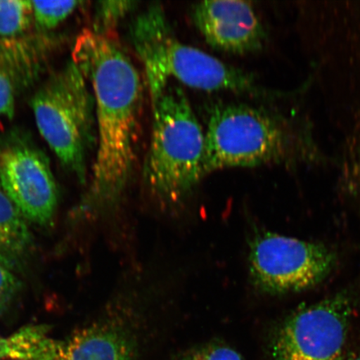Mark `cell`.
Instances as JSON below:
<instances>
[{
    "label": "cell",
    "instance_id": "4",
    "mask_svg": "<svg viewBox=\"0 0 360 360\" xmlns=\"http://www.w3.org/2000/svg\"><path fill=\"white\" fill-rule=\"evenodd\" d=\"M152 105L151 141L143 179L158 199L175 204L204 177L205 134L181 88L169 84Z\"/></svg>",
    "mask_w": 360,
    "mask_h": 360
},
{
    "label": "cell",
    "instance_id": "14",
    "mask_svg": "<svg viewBox=\"0 0 360 360\" xmlns=\"http://www.w3.org/2000/svg\"><path fill=\"white\" fill-rule=\"evenodd\" d=\"M81 2L32 1L34 20L40 29L52 30L65 21Z\"/></svg>",
    "mask_w": 360,
    "mask_h": 360
},
{
    "label": "cell",
    "instance_id": "6",
    "mask_svg": "<svg viewBox=\"0 0 360 360\" xmlns=\"http://www.w3.org/2000/svg\"><path fill=\"white\" fill-rule=\"evenodd\" d=\"M249 264L255 286L267 294L283 295L325 281L336 266L337 256L319 243L265 233L252 243Z\"/></svg>",
    "mask_w": 360,
    "mask_h": 360
},
{
    "label": "cell",
    "instance_id": "8",
    "mask_svg": "<svg viewBox=\"0 0 360 360\" xmlns=\"http://www.w3.org/2000/svg\"><path fill=\"white\" fill-rule=\"evenodd\" d=\"M0 184L27 219L46 224L58 204V188L46 155L26 141L0 146Z\"/></svg>",
    "mask_w": 360,
    "mask_h": 360
},
{
    "label": "cell",
    "instance_id": "19",
    "mask_svg": "<svg viewBox=\"0 0 360 360\" xmlns=\"http://www.w3.org/2000/svg\"><path fill=\"white\" fill-rule=\"evenodd\" d=\"M350 166L354 181L360 186V141L355 147L353 155L351 157Z\"/></svg>",
    "mask_w": 360,
    "mask_h": 360
},
{
    "label": "cell",
    "instance_id": "10",
    "mask_svg": "<svg viewBox=\"0 0 360 360\" xmlns=\"http://www.w3.org/2000/svg\"><path fill=\"white\" fill-rule=\"evenodd\" d=\"M138 353V336L131 323L118 318L94 323L56 340L39 360H136Z\"/></svg>",
    "mask_w": 360,
    "mask_h": 360
},
{
    "label": "cell",
    "instance_id": "18",
    "mask_svg": "<svg viewBox=\"0 0 360 360\" xmlns=\"http://www.w3.org/2000/svg\"><path fill=\"white\" fill-rule=\"evenodd\" d=\"M19 287V281L11 269L0 264V310L10 302Z\"/></svg>",
    "mask_w": 360,
    "mask_h": 360
},
{
    "label": "cell",
    "instance_id": "2",
    "mask_svg": "<svg viewBox=\"0 0 360 360\" xmlns=\"http://www.w3.org/2000/svg\"><path fill=\"white\" fill-rule=\"evenodd\" d=\"M321 160L311 129L297 117L245 103H220L210 112L202 175L229 168Z\"/></svg>",
    "mask_w": 360,
    "mask_h": 360
},
{
    "label": "cell",
    "instance_id": "21",
    "mask_svg": "<svg viewBox=\"0 0 360 360\" xmlns=\"http://www.w3.org/2000/svg\"><path fill=\"white\" fill-rule=\"evenodd\" d=\"M351 360H360V356H359V357H357V358H354V359H351Z\"/></svg>",
    "mask_w": 360,
    "mask_h": 360
},
{
    "label": "cell",
    "instance_id": "3",
    "mask_svg": "<svg viewBox=\"0 0 360 360\" xmlns=\"http://www.w3.org/2000/svg\"><path fill=\"white\" fill-rule=\"evenodd\" d=\"M130 39L145 70L151 102L160 97L172 79L205 91L290 96L286 93L269 92L256 83L253 75L180 41L160 4H150L135 18L130 26Z\"/></svg>",
    "mask_w": 360,
    "mask_h": 360
},
{
    "label": "cell",
    "instance_id": "1",
    "mask_svg": "<svg viewBox=\"0 0 360 360\" xmlns=\"http://www.w3.org/2000/svg\"><path fill=\"white\" fill-rule=\"evenodd\" d=\"M94 93L98 146L84 210L103 211L120 200L136 155L142 83L138 70L107 35L84 30L73 58Z\"/></svg>",
    "mask_w": 360,
    "mask_h": 360
},
{
    "label": "cell",
    "instance_id": "15",
    "mask_svg": "<svg viewBox=\"0 0 360 360\" xmlns=\"http://www.w3.org/2000/svg\"><path fill=\"white\" fill-rule=\"evenodd\" d=\"M173 360H245L225 342L211 340L183 351Z\"/></svg>",
    "mask_w": 360,
    "mask_h": 360
},
{
    "label": "cell",
    "instance_id": "9",
    "mask_svg": "<svg viewBox=\"0 0 360 360\" xmlns=\"http://www.w3.org/2000/svg\"><path fill=\"white\" fill-rule=\"evenodd\" d=\"M193 24L210 46L246 55L259 52L267 33L251 3L235 0L202 1L192 7Z\"/></svg>",
    "mask_w": 360,
    "mask_h": 360
},
{
    "label": "cell",
    "instance_id": "7",
    "mask_svg": "<svg viewBox=\"0 0 360 360\" xmlns=\"http://www.w3.org/2000/svg\"><path fill=\"white\" fill-rule=\"evenodd\" d=\"M354 309L349 295L338 294L295 310L274 333L273 359H339Z\"/></svg>",
    "mask_w": 360,
    "mask_h": 360
},
{
    "label": "cell",
    "instance_id": "20",
    "mask_svg": "<svg viewBox=\"0 0 360 360\" xmlns=\"http://www.w3.org/2000/svg\"><path fill=\"white\" fill-rule=\"evenodd\" d=\"M0 264L4 265V266L11 269L13 266H15V263L13 262L12 260L8 259L6 255L3 253L1 250H0Z\"/></svg>",
    "mask_w": 360,
    "mask_h": 360
},
{
    "label": "cell",
    "instance_id": "12",
    "mask_svg": "<svg viewBox=\"0 0 360 360\" xmlns=\"http://www.w3.org/2000/svg\"><path fill=\"white\" fill-rule=\"evenodd\" d=\"M25 219L10 198L0 190V250L15 264L32 240Z\"/></svg>",
    "mask_w": 360,
    "mask_h": 360
},
{
    "label": "cell",
    "instance_id": "11",
    "mask_svg": "<svg viewBox=\"0 0 360 360\" xmlns=\"http://www.w3.org/2000/svg\"><path fill=\"white\" fill-rule=\"evenodd\" d=\"M56 342L46 326L21 328L11 335H0V360H39L52 349Z\"/></svg>",
    "mask_w": 360,
    "mask_h": 360
},
{
    "label": "cell",
    "instance_id": "13",
    "mask_svg": "<svg viewBox=\"0 0 360 360\" xmlns=\"http://www.w3.org/2000/svg\"><path fill=\"white\" fill-rule=\"evenodd\" d=\"M33 20L32 1L0 0V37H15L24 33Z\"/></svg>",
    "mask_w": 360,
    "mask_h": 360
},
{
    "label": "cell",
    "instance_id": "5",
    "mask_svg": "<svg viewBox=\"0 0 360 360\" xmlns=\"http://www.w3.org/2000/svg\"><path fill=\"white\" fill-rule=\"evenodd\" d=\"M31 106L40 134L65 168L84 182L91 142L94 101L73 60L45 81Z\"/></svg>",
    "mask_w": 360,
    "mask_h": 360
},
{
    "label": "cell",
    "instance_id": "16",
    "mask_svg": "<svg viewBox=\"0 0 360 360\" xmlns=\"http://www.w3.org/2000/svg\"><path fill=\"white\" fill-rule=\"evenodd\" d=\"M134 1H102L96 8V32L105 34L106 31L115 28L119 22L137 8Z\"/></svg>",
    "mask_w": 360,
    "mask_h": 360
},
{
    "label": "cell",
    "instance_id": "17",
    "mask_svg": "<svg viewBox=\"0 0 360 360\" xmlns=\"http://www.w3.org/2000/svg\"><path fill=\"white\" fill-rule=\"evenodd\" d=\"M15 112V93L11 80L0 67V116L12 119Z\"/></svg>",
    "mask_w": 360,
    "mask_h": 360
}]
</instances>
